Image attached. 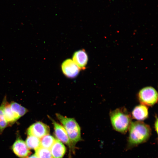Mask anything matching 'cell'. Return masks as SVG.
Masks as SVG:
<instances>
[{
  "instance_id": "obj_4",
  "label": "cell",
  "mask_w": 158,
  "mask_h": 158,
  "mask_svg": "<svg viewBox=\"0 0 158 158\" xmlns=\"http://www.w3.org/2000/svg\"><path fill=\"white\" fill-rule=\"evenodd\" d=\"M138 98L141 104L152 106L157 102V92L152 87H146L140 90L138 94Z\"/></svg>"
},
{
  "instance_id": "obj_19",
  "label": "cell",
  "mask_w": 158,
  "mask_h": 158,
  "mask_svg": "<svg viewBox=\"0 0 158 158\" xmlns=\"http://www.w3.org/2000/svg\"><path fill=\"white\" fill-rule=\"evenodd\" d=\"M28 158H39L37 155L35 154H34L30 156Z\"/></svg>"
},
{
  "instance_id": "obj_8",
  "label": "cell",
  "mask_w": 158,
  "mask_h": 158,
  "mask_svg": "<svg viewBox=\"0 0 158 158\" xmlns=\"http://www.w3.org/2000/svg\"><path fill=\"white\" fill-rule=\"evenodd\" d=\"M13 152L20 158H26L30 153L25 142L20 139H17L12 146Z\"/></svg>"
},
{
  "instance_id": "obj_6",
  "label": "cell",
  "mask_w": 158,
  "mask_h": 158,
  "mask_svg": "<svg viewBox=\"0 0 158 158\" xmlns=\"http://www.w3.org/2000/svg\"><path fill=\"white\" fill-rule=\"evenodd\" d=\"M50 119L54 126L55 135L57 139L66 144L70 149L73 150L74 147L63 127L51 118Z\"/></svg>"
},
{
  "instance_id": "obj_5",
  "label": "cell",
  "mask_w": 158,
  "mask_h": 158,
  "mask_svg": "<svg viewBox=\"0 0 158 158\" xmlns=\"http://www.w3.org/2000/svg\"><path fill=\"white\" fill-rule=\"evenodd\" d=\"M49 127L41 121L37 122L32 124L27 131L28 135L34 136L40 139L49 134Z\"/></svg>"
},
{
  "instance_id": "obj_16",
  "label": "cell",
  "mask_w": 158,
  "mask_h": 158,
  "mask_svg": "<svg viewBox=\"0 0 158 158\" xmlns=\"http://www.w3.org/2000/svg\"><path fill=\"white\" fill-rule=\"evenodd\" d=\"M40 139V146L49 150L56 139L53 136L49 134L44 136Z\"/></svg>"
},
{
  "instance_id": "obj_12",
  "label": "cell",
  "mask_w": 158,
  "mask_h": 158,
  "mask_svg": "<svg viewBox=\"0 0 158 158\" xmlns=\"http://www.w3.org/2000/svg\"><path fill=\"white\" fill-rule=\"evenodd\" d=\"M10 104L11 109L18 120L28 111L27 109L16 102L12 101Z\"/></svg>"
},
{
  "instance_id": "obj_17",
  "label": "cell",
  "mask_w": 158,
  "mask_h": 158,
  "mask_svg": "<svg viewBox=\"0 0 158 158\" xmlns=\"http://www.w3.org/2000/svg\"><path fill=\"white\" fill-rule=\"evenodd\" d=\"M35 152L39 158H53L49 149L40 146L35 150Z\"/></svg>"
},
{
  "instance_id": "obj_13",
  "label": "cell",
  "mask_w": 158,
  "mask_h": 158,
  "mask_svg": "<svg viewBox=\"0 0 158 158\" xmlns=\"http://www.w3.org/2000/svg\"><path fill=\"white\" fill-rule=\"evenodd\" d=\"M4 113L5 119L8 125H13L18 120L11 109L10 104L7 101L4 107Z\"/></svg>"
},
{
  "instance_id": "obj_3",
  "label": "cell",
  "mask_w": 158,
  "mask_h": 158,
  "mask_svg": "<svg viewBox=\"0 0 158 158\" xmlns=\"http://www.w3.org/2000/svg\"><path fill=\"white\" fill-rule=\"evenodd\" d=\"M56 116L63 125L73 146L81 140L80 128L73 118H68L58 113Z\"/></svg>"
},
{
  "instance_id": "obj_14",
  "label": "cell",
  "mask_w": 158,
  "mask_h": 158,
  "mask_svg": "<svg viewBox=\"0 0 158 158\" xmlns=\"http://www.w3.org/2000/svg\"><path fill=\"white\" fill-rule=\"evenodd\" d=\"M25 142L30 149L35 150L40 147V139L34 136L28 135Z\"/></svg>"
},
{
  "instance_id": "obj_18",
  "label": "cell",
  "mask_w": 158,
  "mask_h": 158,
  "mask_svg": "<svg viewBox=\"0 0 158 158\" xmlns=\"http://www.w3.org/2000/svg\"><path fill=\"white\" fill-rule=\"evenodd\" d=\"M154 127L155 129V130L156 131L157 133L158 132V119L157 117L156 116V120L154 124Z\"/></svg>"
},
{
  "instance_id": "obj_7",
  "label": "cell",
  "mask_w": 158,
  "mask_h": 158,
  "mask_svg": "<svg viewBox=\"0 0 158 158\" xmlns=\"http://www.w3.org/2000/svg\"><path fill=\"white\" fill-rule=\"evenodd\" d=\"M61 68L65 76L70 78L75 77L78 75L80 70L72 60L70 59L65 60L61 64Z\"/></svg>"
},
{
  "instance_id": "obj_11",
  "label": "cell",
  "mask_w": 158,
  "mask_h": 158,
  "mask_svg": "<svg viewBox=\"0 0 158 158\" xmlns=\"http://www.w3.org/2000/svg\"><path fill=\"white\" fill-rule=\"evenodd\" d=\"M50 150L53 158H63L66 151L64 145L57 139Z\"/></svg>"
},
{
  "instance_id": "obj_2",
  "label": "cell",
  "mask_w": 158,
  "mask_h": 158,
  "mask_svg": "<svg viewBox=\"0 0 158 158\" xmlns=\"http://www.w3.org/2000/svg\"><path fill=\"white\" fill-rule=\"evenodd\" d=\"M109 116L112 126L116 131L123 134L128 130L132 121V117L124 107L111 111Z\"/></svg>"
},
{
  "instance_id": "obj_1",
  "label": "cell",
  "mask_w": 158,
  "mask_h": 158,
  "mask_svg": "<svg viewBox=\"0 0 158 158\" xmlns=\"http://www.w3.org/2000/svg\"><path fill=\"white\" fill-rule=\"evenodd\" d=\"M128 130V149L146 142L151 135L149 125L140 121L132 122Z\"/></svg>"
},
{
  "instance_id": "obj_9",
  "label": "cell",
  "mask_w": 158,
  "mask_h": 158,
  "mask_svg": "<svg viewBox=\"0 0 158 158\" xmlns=\"http://www.w3.org/2000/svg\"><path fill=\"white\" fill-rule=\"evenodd\" d=\"M72 60L80 70L85 69L88 60L85 51L82 49L75 52L73 56Z\"/></svg>"
},
{
  "instance_id": "obj_15",
  "label": "cell",
  "mask_w": 158,
  "mask_h": 158,
  "mask_svg": "<svg viewBox=\"0 0 158 158\" xmlns=\"http://www.w3.org/2000/svg\"><path fill=\"white\" fill-rule=\"evenodd\" d=\"M6 97H5L0 106V133H1L8 126L6 121L4 115V109L5 105L7 101Z\"/></svg>"
},
{
  "instance_id": "obj_10",
  "label": "cell",
  "mask_w": 158,
  "mask_h": 158,
  "mask_svg": "<svg viewBox=\"0 0 158 158\" xmlns=\"http://www.w3.org/2000/svg\"><path fill=\"white\" fill-rule=\"evenodd\" d=\"M132 116L133 118L138 121L145 120L148 116L147 107L141 104L136 106L132 111Z\"/></svg>"
}]
</instances>
